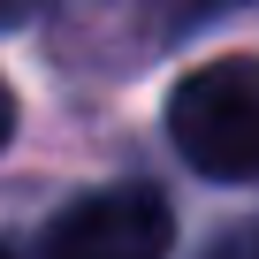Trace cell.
I'll return each instance as SVG.
<instances>
[{"label":"cell","instance_id":"obj_1","mask_svg":"<svg viewBox=\"0 0 259 259\" xmlns=\"http://www.w3.org/2000/svg\"><path fill=\"white\" fill-rule=\"evenodd\" d=\"M168 138L206 183H251L259 176V69L244 54L191 69L168 92Z\"/></svg>","mask_w":259,"mask_h":259},{"label":"cell","instance_id":"obj_7","mask_svg":"<svg viewBox=\"0 0 259 259\" xmlns=\"http://www.w3.org/2000/svg\"><path fill=\"white\" fill-rule=\"evenodd\" d=\"M0 259H16V251H8V244H0Z\"/></svg>","mask_w":259,"mask_h":259},{"label":"cell","instance_id":"obj_4","mask_svg":"<svg viewBox=\"0 0 259 259\" xmlns=\"http://www.w3.org/2000/svg\"><path fill=\"white\" fill-rule=\"evenodd\" d=\"M206 259H259V236H251V229L236 221V229H221V244H213Z\"/></svg>","mask_w":259,"mask_h":259},{"label":"cell","instance_id":"obj_5","mask_svg":"<svg viewBox=\"0 0 259 259\" xmlns=\"http://www.w3.org/2000/svg\"><path fill=\"white\" fill-rule=\"evenodd\" d=\"M38 16V0H0V31H16V23H31Z\"/></svg>","mask_w":259,"mask_h":259},{"label":"cell","instance_id":"obj_2","mask_svg":"<svg viewBox=\"0 0 259 259\" xmlns=\"http://www.w3.org/2000/svg\"><path fill=\"white\" fill-rule=\"evenodd\" d=\"M236 8L244 0H61L54 8V54H69L99 76H122L130 61L168 54Z\"/></svg>","mask_w":259,"mask_h":259},{"label":"cell","instance_id":"obj_3","mask_svg":"<svg viewBox=\"0 0 259 259\" xmlns=\"http://www.w3.org/2000/svg\"><path fill=\"white\" fill-rule=\"evenodd\" d=\"M38 251L46 259H168L176 213L153 183H107V191H84L76 206H61Z\"/></svg>","mask_w":259,"mask_h":259},{"label":"cell","instance_id":"obj_6","mask_svg":"<svg viewBox=\"0 0 259 259\" xmlns=\"http://www.w3.org/2000/svg\"><path fill=\"white\" fill-rule=\"evenodd\" d=\"M8 138H16V92L0 84V145H8Z\"/></svg>","mask_w":259,"mask_h":259}]
</instances>
